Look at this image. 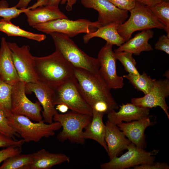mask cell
I'll list each match as a JSON object with an SVG mask.
<instances>
[{
	"instance_id": "cell-41",
	"label": "cell",
	"mask_w": 169,
	"mask_h": 169,
	"mask_svg": "<svg viewBox=\"0 0 169 169\" xmlns=\"http://www.w3.org/2000/svg\"><path fill=\"white\" fill-rule=\"evenodd\" d=\"M32 0H19L18 3L15 6L17 8L26 9Z\"/></svg>"
},
{
	"instance_id": "cell-23",
	"label": "cell",
	"mask_w": 169,
	"mask_h": 169,
	"mask_svg": "<svg viewBox=\"0 0 169 169\" xmlns=\"http://www.w3.org/2000/svg\"><path fill=\"white\" fill-rule=\"evenodd\" d=\"M32 154L33 162L29 169H49L70 161V157L66 154L51 153L44 148Z\"/></svg>"
},
{
	"instance_id": "cell-24",
	"label": "cell",
	"mask_w": 169,
	"mask_h": 169,
	"mask_svg": "<svg viewBox=\"0 0 169 169\" xmlns=\"http://www.w3.org/2000/svg\"><path fill=\"white\" fill-rule=\"evenodd\" d=\"M119 25L116 23H111L100 27L95 31L86 33L83 37L84 42L87 43L91 38L99 37L105 40L108 44L119 47L125 41L118 32Z\"/></svg>"
},
{
	"instance_id": "cell-37",
	"label": "cell",
	"mask_w": 169,
	"mask_h": 169,
	"mask_svg": "<svg viewBox=\"0 0 169 169\" xmlns=\"http://www.w3.org/2000/svg\"><path fill=\"white\" fill-rule=\"evenodd\" d=\"M134 169H168L169 166L166 163L156 162L145 164L133 167Z\"/></svg>"
},
{
	"instance_id": "cell-22",
	"label": "cell",
	"mask_w": 169,
	"mask_h": 169,
	"mask_svg": "<svg viewBox=\"0 0 169 169\" xmlns=\"http://www.w3.org/2000/svg\"><path fill=\"white\" fill-rule=\"evenodd\" d=\"M104 114L92 109L91 120L84 129L82 136L85 140L91 139L96 141L107 153L108 148L105 140V125L103 120Z\"/></svg>"
},
{
	"instance_id": "cell-39",
	"label": "cell",
	"mask_w": 169,
	"mask_h": 169,
	"mask_svg": "<svg viewBox=\"0 0 169 169\" xmlns=\"http://www.w3.org/2000/svg\"><path fill=\"white\" fill-rule=\"evenodd\" d=\"M78 0H61V4L66 3V9L68 11H70L72 10L73 7Z\"/></svg>"
},
{
	"instance_id": "cell-42",
	"label": "cell",
	"mask_w": 169,
	"mask_h": 169,
	"mask_svg": "<svg viewBox=\"0 0 169 169\" xmlns=\"http://www.w3.org/2000/svg\"><path fill=\"white\" fill-rule=\"evenodd\" d=\"M56 105V109L63 113L67 112L69 109L68 106L64 104H59Z\"/></svg>"
},
{
	"instance_id": "cell-26",
	"label": "cell",
	"mask_w": 169,
	"mask_h": 169,
	"mask_svg": "<svg viewBox=\"0 0 169 169\" xmlns=\"http://www.w3.org/2000/svg\"><path fill=\"white\" fill-rule=\"evenodd\" d=\"M33 160L32 153L18 154L3 161L0 169H29Z\"/></svg>"
},
{
	"instance_id": "cell-13",
	"label": "cell",
	"mask_w": 169,
	"mask_h": 169,
	"mask_svg": "<svg viewBox=\"0 0 169 169\" xmlns=\"http://www.w3.org/2000/svg\"><path fill=\"white\" fill-rule=\"evenodd\" d=\"M80 1L84 7L93 9L98 12L97 21L100 27L112 23L120 25L128 17V11L116 7L108 0H80Z\"/></svg>"
},
{
	"instance_id": "cell-21",
	"label": "cell",
	"mask_w": 169,
	"mask_h": 169,
	"mask_svg": "<svg viewBox=\"0 0 169 169\" xmlns=\"http://www.w3.org/2000/svg\"><path fill=\"white\" fill-rule=\"evenodd\" d=\"M154 32L151 29L142 30L131 39H130L114 50V52L126 51L135 55H139L143 51L153 50L149 40L153 36Z\"/></svg>"
},
{
	"instance_id": "cell-5",
	"label": "cell",
	"mask_w": 169,
	"mask_h": 169,
	"mask_svg": "<svg viewBox=\"0 0 169 169\" xmlns=\"http://www.w3.org/2000/svg\"><path fill=\"white\" fill-rule=\"evenodd\" d=\"M92 118L91 115L72 110L65 113H58L53 119L60 124L62 130L58 134L57 140L61 142L68 140L71 143L84 144L85 140L82 134Z\"/></svg>"
},
{
	"instance_id": "cell-44",
	"label": "cell",
	"mask_w": 169,
	"mask_h": 169,
	"mask_svg": "<svg viewBox=\"0 0 169 169\" xmlns=\"http://www.w3.org/2000/svg\"><path fill=\"white\" fill-rule=\"evenodd\" d=\"M165 75V77H166L167 79H169V71L167 70L165 73L164 74Z\"/></svg>"
},
{
	"instance_id": "cell-20",
	"label": "cell",
	"mask_w": 169,
	"mask_h": 169,
	"mask_svg": "<svg viewBox=\"0 0 169 169\" xmlns=\"http://www.w3.org/2000/svg\"><path fill=\"white\" fill-rule=\"evenodd\" d=\"M24 13L27 17L29 25L32 27L51 20L68 18L58 7L48 5L40 6L34 9L27 8Z\"/></svg>"
},
{
	"instance_id": "cell-1",
	"label": "cell",
	"mask_w": 169,
	"mask_h": 169,
	"mask_svg": "<svg viewBox=\"0 0 169 169\" xmlns=\"http://www.w3.org/2000/svg\"><path fill=\"white\" fill-rule=\"evenodd\" d=\"M35 71L40 81L54 88L74 77V67L58 50L49 55L34 56Z\"/></svg>"
},
{
	"instance_id": "cell-9",
	"label": "cell",
	"mask_w": 169,
	"mask_h": 169,
	"mask_svg": "<svg viewBox=\"0 0 169 169\" xmlns=\"http://www.w3.org/2000/svg\"><path fill=\"white\" fill-rule=\"evenodd\" d=\"M26 83L20 80L12 86L11 112L15 115L26 116L30 120L40 121L43 120L42 107L38 100L33 102L26 95Z\"/></svg>"
},
{
	"instance_id": "cell-45",
	"label": "cell",
	"mask_w": 169,
	"mask_h": 169,
	"mask_svg": "<svg viewBox=\"0 0 169 169\" xmlns=\"http://www.w3.org/2000/svg\"><path fill=\"white\" fill-rule=\"evenodd\" d=\"M161 1L164 2H169V0H161Z\"/></svg>"
},
{
	"instance_id": "cell-35",
	"label": "cell",
	"mask_w": 169,
	"mask_h": 169,
	"mask_svg": "<svg viewBox=\"0 0 169 169\" xmlns=\"http://www.w3.org/2000/svg\"><path fill=\"white\" fill-rule=\"evenodd\" d=\"M116 7L128 11L135 7L136 0H108Z\"/></svg>"
},
{
	"instance_id": "cell-7",
	"label": "cell",
	"mask_w": 169,
	"mask_h": 169,
	"mask_svg": "<svg viewBox=\"0 0 169 169\" xmlns=\"http://www.w3.org/2000/svg\"><path fill=\"white\" fill-rule=\"evenodd\" d=\"M52 89L54 105L64 104L72 111L92 115V109L83 97L75 76Z\"/></svg>"
},
{
	"instance_id": "cell-14",
	"label": "cell",
	"mask_w": 169,
	"mask_h": 169,
	"mask_svg": "<svg viewBox=\"0 0 169 169\" xmlns=\"http://www.w3.org/2000/svg\"><path fill=\"white\" fill-rule=\"evenodd\" d=\"M169 95V79L156 80L149 92L142 97L131 99V103L141 107L151 108L160 107L169 119L168 107L166 99Z\"/></svg>"
},
{
	"instance_id": "cell-27",
	"label": "cell",
	"mask_w": 169,
	"mask_h": 169,
	"mask_svg": "<svg viewBox=\"0 0 169 169\" xmlns=\"http://www.w3.org/2000/svg\"><path fill=\"white\" fill-rule=\"evenodd\" d=\"M123 77L129 80L136 89L142 91L145 95L149 92L156 80L152 79L144 71L138 75L128 74Z\"/></svg>"
},
{
	"instance_id": "cell-18",
	"label": "cell",
	"mask_w": 169,
	"mask_h": 169,
	"mask_svg": "<svg viewBox=\"0 0 169 169\" xmlns=\"http://www.w3.org/2000/svg\"><path fill=\"white\" fill-rule=\"evenodd\" d=\"M150 109L137 106L132 103L122 104L116 112L113 110L107 114V120L118 125L123 121L138 120L149 115Z\"/></svg>"
},
{
	"instance_id": "cell-38",
	"label": "cell",
	"mask_w": 169,
	"mask_h": 169,
	"mask_svg": "<svg viewBox=\"0 0 169 169\" xmlns=\"http://www.w3.org/2000/svg\"><path fill=\"white\" fill-rule=\"evenodd\" d=\"M136 2L146 6L151 7L157 4L161 1V0H136Z\"/></svg>"
},
{
	"instance_id": "cell-40",
	"label": "cell",
	"mask_w": 169,
	"mask_h": 169,
	"mask_svg": "<svg viewBox=\"0 0 169 169\" xmlns=\"http://www.w3.org/2000/svg\"><path fill=\"white\" fill-rule=\"evenodd\" d=\"M49 0H38L37 2L28 8L29 9H34L39 7L47 5Z\"/></svg>"
},
{
	"instance_id": "cell-25",
	"label": "cell",
	"mask_w": 169,
	"mask_h": 169,
	"mask_svg": "<svg viewBox=\"0 0 169 169\" xmlns=\"http://www.w3.org/2000/svg\"><path fill=\"white\" fill-rule=\"evenodd\" d=\"M0 31L8 36H20L41 42L46 38L45 35L33 33L26 31L12 23L10 20L4 18L0 20Z\"/></svg>"
},
{
	"instance_id": "cell-6",
	"label": "cell",
	"mask_w": 169,
	"mask_h": 169,
	"mask_svg": "<svg viewBox=\"0 0 169 169\" xmlns=\"http://www.w3.org/2000/svg\"><path fill=\"white\" fill-rule=\"evenodd\" d=\"M129 11L131 15L128 20L119 25L117 29L119 34L125 42L137 31L152 28L165 30V26L148 7L136 2L134 8Z\"/></svg>"
},
{
	"instance_id": "cell-15",
	"label": "cell",
	"mask_w": 169,
	"mask_h": 169,
	"mask_svg": "<svg viewBox=\"0 0 169 169\" xmlns=\"http://www.w3.org/2000/svg\"><path fill=\"white\" fill-rule=\"evenodd\" d=\"M26 93L33 92L43 109L42 116L45 122H53L54 116L58 113L53 101V90L49 86L39 80L27 83L25 84Z\"/></svg>"
},
{
	"instance_id": "cell-8",
	"label": "cell",
	"mask_w": 169,
	"mask_h": 169,
	"mask_svg": "<svg viewBox=\"0 0 169 169\" xmlns=\"http://www.w3.org/2000/svg\"><path fill=\"white\" fill-rule=\"evenodd\" d=\"M32 27L47 34L59 33L70 38L81 33H87L95 31L100 26L97 21L92 22L84 19L72 20L68 18H62L51 20Z\"/></svg>"
},
{
	"instance_id": "cell-36",
	"label": "cell",
	"mask_w": 169,
	"mask_h": 169,
	"mask_svg": "<svg viewBox=\"0 0 169 169\" xmlns=\"http://www.w3.org/2000/svg\"><path fill=\"white\" fill-rule=\"evenodd\" d=\"M155 49L169 54V37L165 35L160 36L155 45Z\"/></svg>"
},
{
	"instance_id": "cell-3",
	"label": "cell",
	"mask_w": 169,
	"mask_h": 169,
	"mask_svg": "<svg viewBox=\"0 0 169 169\" xmlns=\"http://www.w3.org/2000/svg\"><path fill=\"white\" fill-rule=\"evenodd\" d=\"M49 34L53 40L55 50L74 67L83 69L95 74H99L100 65L97 58L88 55L65 35L56 32Z\"/></svg>"
},
{
	"instance_id": "cell-12",
	"label": "cell",
	"mask_w": 169,
	"mask_h": 169,
	"mask_svg": "<svg viewBox=\"0 0 169 169\" xmlns=\"http://www.w3.org/2000/svg\"><path fill=\"white\" fill-rule=\"evenodd\" d=\"M8 43L20 80L26 83L38 80L35 69L34 56L30 53L29 46L19 47L15 43Z\"/></svg>"
},
{
	"instance_id": "cell-32",
	"label": "cell",
	"mask_w": 169,
	"mask_h": 169,
	"mask_svg": "<svg viewBox=\"0 0 169 169\" xmlns=\"http://www.w3.org/2000/svg\"><path fill=\"white\" fill-rule=\"evenodd\" d=\"M27 10L26 9H20L15 6L11 8L8 7H0V17L3 18L10 20L18 17Z\"/></svg>"
},
{
	"instance_id": "cell-10",
	"label": "cell",
	"mask_w": 169,
	"mask_h": 169,
	"mask_svg": "<svg viewBox=\"0 0 169 169\" xmlns=\"http://www.w3.org/2000/svg\"><path fill=\"white\" fill-rule=\"evenodd\" d=\"M128 151L120 157L116 156L108 162L102 163L101 169H124L145 164L154 162L157 150L147 152L143 148L136 146L131 143Z\"/></svg>"
},
{
	"instance_id": "cell-29",
	"label": "cell",
	"mask_w": 169,
	"mask_h": 169,
	"mask_svg": "<svg viewBox=\"0 0 169 169\" xmlns=\"http://www.w3.org/2000/svg\"><path fill=\"white\" fill-rule=\"evenodd\" d=\"M12 86L0 78V110L6 116L11 113V96Z\"/></svg>"
},
{
	"instance_id": "cell-2",
	"label": "cell",
	"mask_w": 169,
	"mask_h": 169,
	"mask_svg": "<svg viewBox=\"0 0 169 169\" xmlns=\"http://www.w3.org/2000/svg\"><path fill=\"white\" fill-rule=\"evenodd\" d=\"M74 76L84 98L92 109L100 103L107 104L115 110L117 104L110 89L99 74H95L85 69L74 67Z\"/></svg>"
},
{
	"instance_id": "cell-17",
	"label": "cell",
	"mask_w": 169,
	"mask_h": 169,
	"mask_svg": "<svg viewBox=\"0 0 169 169\" xmlns=\"http://www.w3.org/2000/svg\"><path fill=\"white\" fill-rule=\"evenodd\" d=\"M150 117L149 115L138 120L122 122L117 125L131 143L137 147L143 148L145 146V130L153 124Z\"/></svg>"
},
{
	"instance_id": "cell-30",
	"label": "cell",
	"mask_w": 169,
	"mask_h": 169,
	"mask_svg": "<svg viewBox=\"0 0 169 169\" xmlns=\"http://www.w3.org/2000/svg\"><path fill=\"white\" fill-rule=\"evenodd\" d=\"M117 60H118L129 74H140L136 67V62L132 56L133 54L126 51L114 52Z\"/></svg>"
},
{
	"instance_id": "cell-43",
	"label": "cell",
	"mask_w": 169,
	"mask_h": 169,
	"mask_svg": "<svg viewBox=\"0 0 169 169\" xmlns=\"http://www.w3.org/2000/svg\"><path fill=\"white\" fill-rule=\"evenodd\" d=\"M61 1V0H49L48 5L58 7Z\"/></svg>"
},
{
	"instance_id": "cell-11",
	"label": "cell",
	"mask_w": 169,
	"mask_h": 169,
	"mask_svg": "<svg viewBox=\"0 0 169 169\" xmlns=\"http://www.w3.org/2000/svg\"><path fill=\"white\" fill-rule=\"evenodd\" d=\"M113 45L106 43L101 49L97 56L99 74L110 89H119L124 85L123 77L118 76L116 71V58Z\"/></svg>"
},
{
	"instance_id": "cell-19",
	"label": "cell",
	"mask_w": 169,
	"mask_h": 169,
	"mask_svg": "<svg viewBox=\"0 0 169 169\" xmlns=\"http://www.w3.org/2000/svg\"><path fill=\"white\" fill-rule=\"evenodd\" d=\"M0 78L12 86L20 80L11 50L4 37L1 38L0 47Z\"/></svg>"
},
{
	"instance_id": "cell-33",
	"label": "cell",
	"mask_w": 169,
	"mask_h": 169,
	"mask_svg": "<svg viewBox=\"0 0 169 169\" xmlns=\"http://www.w3.org/2000/svg\"><path fill=\"white\" fill-rule=\"evenodd\" d=\"M22 146H10L0 151V164L8 158L20 154Z\"/></svg>"
},
{
	"instance_id": "cell-28",
	"label": "cell",
	"mask_w": 169,
	"mask_h": 169,
	"mask_svg": "<svg viewBox=\"0 0 169 169\" xmlns=\"http://www.w3.org/2000/svg\"><path fill=\"white\" fill-rule=\"evenodd\" d=\"M148 7L165 26V30L169 37V2L161 1L153 6Z\"/></svg>"
},
{
	"instance_id": "cell-16",
	"label": "cell",
	"mask_w": 169,
	"mask_h": 169,
	"mask_svg": "<svg viewBox=\"0 0 169 169\" xmlns=\"http://www.w3.org/2000/svg\"><path fill=\"white\" fill-rule=\"evenodd\" d=\"M105 140L108 148L107 154L110 160L127 148L131 143L125 137L117 125L108 120L106 122Z\"/></svg>"
},
{
	"instance_id": "cell-4",
	"label": "cell",
	"mask_w": 169,
	"mask_h": 169,
	"mask_svg": "<svg viewBox=\"0 0 169 169\" xmlns=\"http://www.w3.org/2000/svg\"><path fill=\"white\" fill-rule=\"evenodd\" d=\"M7 117L10 125L25 142H38L43 138L54 136L55 131L61 128L58 122L47 123L42 120L34 123L26 116L12 113Z\"/></svg>"
},
{
	"instance_id": "cell-34",
	"label": "cell",
	"mask_w": 169,
	"mask_h": 169,
	"mask_svg": "<svg viewBox=\"0 0 169 169\" xmlns=\"http://www.w3.org/2000/svg\"><path fill=\"white\" fill-rule=\"evenodd\" d=\"M24 141L22 139L17 140L0 132V147L10 146H22Z\"/></svg>"
},
{
	"instance_id": "cell-31",
	"label": "cell",
	"mask_w": 169,
	"mask_h": 169,
	"mask_svg": "<svg viewBox=\"0 0 169 169\" xmlns=\"http://www.w3.org/2000/svg\"><path fill=\"white\" fill-rule=\"evenodd\" d=\"M0 132L15 140L16 137L20 136L9 125L5 114L0 110Z\"/></svg>"
}]
</instances>
